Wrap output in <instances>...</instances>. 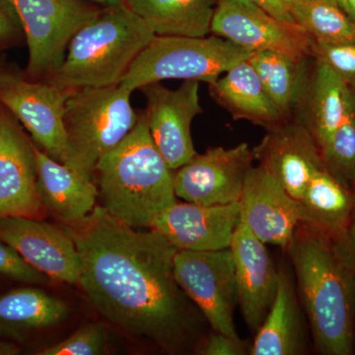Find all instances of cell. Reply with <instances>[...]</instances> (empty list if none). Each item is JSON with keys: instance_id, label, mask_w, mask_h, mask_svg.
<instances>
[{"instance_id": "1", "label": "cell", "mask_w": 355, "mask_h": 355, "mask_svg": "<svg viewBox=\"0 0 355 355\" xmlns=\"http://www.w3.org/2000/svg\"><path fill=\"white\" fill-rule=\"evenodd\" d=\"M62 228L80 256L78 284L107 321L168 354L196 352L209 324L178 284L176 248L157 231L137 230L102 207Z\"/></svg>"}, {"instance_id": "2", "label": "cell", "mask_w": 355, "mask_h": 355, "mask_svg": "<svg viewBox=\"0 0 355 355\" xmlns=\"http://www.w3.org/2000/svg\"><path fill=\"white\" fill-rule=\"evenodd\" d=\"M312 345L322 355L355 352V273L336 252L330 236L300 222L286 252Z\"/></svg>"}, {"instance_id": "3", "label": "cell", "mask_w": 355, "mask_h": 355, "mask_svg": "<svg viewBox=\"0 0 355 355\" xmlns=\"http://www.w3.org/2000/svg\"><path fill=\"white\" fill-rule=\"evenodd\" d=\"M103 209L133 228L150 227L177 202L174 171L154 144L144 112L132 132L96 166Z\"/></svg>"}, {"instance_id": "4", "label": "cell", "mask_w": 355, "mask_h": 355, "mask_svg": "<svg viewBox=\"0 0 355 355\" xmlns=\"http://www.w3.org/2000/svg\"><path fill=\"white\" fill-rule=\"evenodd\" d=\"M155 34L123 2L102 7L70 41L50 83L74 90L119 85Z\"/></svg>"}, {"instance_id": "5", "label": "cell", "mask_w": 355, "mask_h": 355, "mask_svg": "<svg viewBox=\"0 0 355 355\" xmlns=\"http://www.w3.org/2000/svg\"><path fill=\"white\" fill-rule=\"evenodd\" d=\"M132 93L121 84L71 90L64 113V164L94 181L98 161L123 141L139 121L140 113L130 103Z\"/></svg>"}, {"instance_id": "6", "label": "cell", "mask_w": 355, "mask_h": 355, "mask_svg": "<svg viewBox=\"0 0 355 355\" xmlns=\"http://www.w3.org/2000/svg\"><path fill=\"white\" fill-rule=\"evenodd\" d=\"M251 55V51L216 35H155L135 58L121 85L132 92L169 79L195 80L209 85Z\"/></svg>"}, {"instance_id": "7", "label": "cell", "mask_w": 355, "mask_h": 355, "mask_svg": "<svg viewBox=\"0 0 355 355\" xmlns=\"http://www.w3.org/2000/svg\"><path fill=\"white\" fill-rule=\"evenodd\" d=\"M10 1L19 15L29 53L23 73L33 80H48L57 72L74 35L103 7L87 0Z\"/></svg>"}, {"instance_id": "8", "label": "cell", "mask_w": 355, "mask_h": 355, "mask_svg": "<svg viewBox=\"0 0 355 355\" xmlns=\"http://www.w3.org/2000/svg\"><path fill=\"white\" fill-rule=\"evenodd\" d=\"M70 92L0 64V104L19 121L37 146L62 163L67 146L64 107Z\"/></svg>"}, {"instance_id": "9", "label": "cell", "mask_w": 355, "mask_h": 355, "mask_svg": "<svg viewBox=\"0 0 355 355\" xmlns=\"http://www.w3.org/2000/svg\"><path fill=\"white\" fill-rule=\"evenodd\" d=\"M174 272L178 284L202 312L210 329L239 336L234 323L238 291L230 248L217 251H178Z\"/></svg>"}, {"instance_id": "10", "label": "cell", "mask_w": 355, "mask_h": 355, "mask_svg": "<svg viewBox=\"0 0 355 355\" xmlns=\"http://www.w3.org/2000/svg\"><path fill=\"white\" fill-rule=\"evenodd\" d=\"M210 34L251 53L275 51L298 60L312 58L314 39L302 27L277 19L249 0H217Z\"/></svg>"}, {"instance_id": "11", "label": "cell", "mask_w": 355, "mask_h": 355, "mask_svg": "<svg viewBox=\"0 0 355 355\" xmlns=\"http://www.w3.org/2000/svg\"><path fill=\"white\" fill-rule=\"evenodd\" d=\"M253 161V151L247 142L232 148L209 147L175 170L176 197L202 205L239 202Z\"/></svg>"}, {"instance_id": "12", "label": "cell", "mask_w": 355, "mask_h": 355, "mask_svg": "<svg viewBox=\"0 0 355 355\" xmlns=\"http://www.w3.org/2000/svg\"><path fill=\"white\" fill-rule=\"evenodd\" d=\"M200 83L184 80L171 90L161 83L139 89L146 100V116L154 144L170 169L175 171L197 154L191 139V123L203 113Z\"/></svg>"}, {"instance_id": "13", "label": "cell", "mask_w": 355, "mask_h": 355, "mask_svg": "<svg viewBox=\"0 0 355 355\" xmlns=\"http://www.w3.org/2000/svg\"><path fill=\"white\" fill-rule=\"evenodd\" d=\"M44 214L37 191L35 142L0 104V218Z\"/></svg>"}, {"instance_id": "14", "label": "cell", "mask_w": 355, "mask_h": 355, "mask_svg": "<svg viewBox=\"0 0 355 355\" xmlns=\"http://www.w3.org/2000/svg\"><path fill=\"white\" fill-rule=\"evenodd\" d=\"M0 240L13 247L28 263L51 280L78 284L80 256L64 229L39 218L1 217Z\"/></svg>"}, {"instance_id": "15", "label": "cell", "mask_w": 355, "mask_h": 355, "mask_svg": "<svg viewBox=\"0 0 355 355\" xmlns=\"http://www.w3.org/2000/svg\"><path fill=\"white\" fill-rule=\"evenodd\" d=\"M241 222L240 203L202 205L176 202L151 223L178 251H217L230 248Z\"/></svg>"}, {"instance_id": "16", "label": "cell", "mask_w": 355, "mask_h": 355, "mask_svg": "<svg viewBox=\"0 0 355 355\" xmlns=\"http://www.w3.org/2000/svg\"><path fill=\"white\" fill-rule=\"evenodd\" d=\"M254 159L294 200H300L313 175L322 169L321 150L299 119L270 128L253 149Z\"/></svg>"}, {"instance_id": "17", "label": "cell", "mask_w": 355, "mask_h": 355, "mask_svg": "<svg viewBox=\"0 0 355 355\" xmlns=\"http://www.w3.org/2000/svg\"><path fill=\"white\" fill-rule=\"evenodd\" d=\"M239 203L248 229L265 244L286 252L300 223L297 200L258 165L248 173Z\"/></svg>"}, {"instance_id": "18", "label": "cell", "mask_w": 355, "mask_h": 355, "mask_svg": "<svg viewBox=\"0 0 355 355\" xmlns=\"http://www.w3.org/2000/svg\"><path fill=\"white\" fill-rule=\"evenodd\" d=\"M230 250L234 260L238 306L248 329L254 335L275 300L279 268L266 244L242 221L236 229Z\"/></svg>"}, {"instance_id": "19", "label": "cell", "mask_w": 355, "mask_h": 355, "mask_svg": "<svg viewBox=\"0 0 355 355\" xmlns=\"http://www.w3.org/2000/svg\"><path fill=\"white\" fill-rule=\"evenodd\" d=\"M310 338L293 272L286 266H279L277 294L265 321L254 334L251 355L307 354Z\"/></svg>"}, {"instance_id": "20", "label": "cell", "mask_w": 355, "mask_h": 355, "mask_svg": "<svg viewBox=\"0 0 355 355\" xmlns=\"http://www.w3.org/2000/svg\"><path fill=\"white\" fill-rule=\"evenodd\" d=\"M37 191L44 212L65 222L80 220L96 207L98 188L35 144Z\"/></svg>"}, {"instance_id": "21", "label": "cell", "mask_w": 355, "mask_h": 355, "mask_svg": "<svg viewBox=\"0 0 355 355\" xmlns=\"http://www.w3.org/2000/svg\"><path fill=\"white\" fill-rule=\"evenodd\" d=\"M209 87L212 99L235 121H250L268 130L289 120L268 94L248 60L224 72Z\"/></svg>"}, {"instance_id": "22", "label": "cell", "mask_w": 355, "mask_h": 355, "mask_svg": "<svg viewBox=\"0 0 355 355\" xmlns=\"http://www.w3.org/2000/svg\"><path fill=\"white\" fill-rule=\"evenodd\" d=\"M316 60L310 76L299 120L309 130L320 150L343 123L354 103L355 89L349 87L324 62Z\"/></svg>"}, {"instance_id": "23", "label": "cell", "mask_w": 355, "mask_h": 355, "mask_svg": "<svg viewBox=\"0 0 355 355\" xmlns=\"http://www.w3.org/2000/svg\"><path fill=\"white\" fill-rule=\"evenodd\" d=\"M69 306L42 289L25 287L0 295V336L24 340L28 336L62 323Z\"/></svg>"}, {"instance_id": "24", "label": "cell", "mask_w": 355, "mask_h": 355, "mask_svg": "<svg viewBox=\"0 0 355 355\" xmlns=\"http://www.w3.org/2000/svg\"><path fill=\"white\" fill-rule=\"evenodd\" d=\"M300 222L336 239L355 207V191L327 171L318 170L299 200Z\"/></svg>"}, {"instance_id": "25", "label": "cell", "mask_w": 355, "mask_h": 355, "mask_svg": "<svg viewBox=\"0 0 355 355\" xmlns=\"http://www.w3.org/2000/svg\"><path fill=\"white\" fill-rule=\"evenodd\" d=\"M159 36L205 37L217 0H123Z\"/></svg>"}, {"instance_id": "26", "label": "cell", "mask_w": 355, "mask_h": 355, "mask_svg": "<svg viewBox=\"0 0 355 355\" xmlns=\"http://www.w3.org/2000/svg\"><path fill=\"white\" fill-rule=\"evenodd\" d=\"M306 60L270 51H254L248 58L266 92L287 119L302 106L307 93L310 76Z\"/></svg>"}, {"instance_id": "27", "label": "cell", "mask_w": 355, "mask_h": 355, "mask_svg": "<svg viewBox=\"0 0 355 355\" xmlns=\"http://www.w3.org/2000/svg\"><path fill=\"white\" fill-rule=\"evenodd\" d=\"M291 13L315 41H355V24L336 0H304L292 7Z\"/></svg>"}, {"instance_id": "28", "label": "cell", "mask_w": 355, "mask_h": 355, "mask_svg": "<svg viewBox=\"0 0 355 355\" xmlns=\"http://www.w3.org/2000/svg\"><path fill=\"white\" fill-rule=\"evenodd\" d=\"M323 167L355 191V94L345 120L321 149Z\"/></svg>"}, {"instance_id": "29", "label": "cell", "mask_w": 355, "mask_h": 355, "mask_svg": "<svg viewBox=\"0 0 355 355\" xmlns=\"http://www.w3.org/2000/svg\"><path fill=\"white\" fill-rule=\"evenodd\" d=\"M108 334L102 324H88L69 338L38 352L39 355H99L106 350Z\"/></svg>"}, {"instance_id": "30", "label": "cell", "mask_w": 355, "mask_h": 355, "mask_svg": "<svg viewBox=\"0 0 355 355\" xmlns=\"http://www.w3.org/2000/svg\"><path fill=\"white\" fill-rule=\"evenodd\" d=\"M312 58L328 65L349 87L355 89V41L313 43Z\"/></svg>"}, {"instance_id": "31", "label": "cell", "mask_w": 355, "mask_h": 355, "mask_svg": "<svg viewBox=\"0 0 355 355\" xmlns=\"http://www.w3.org/2000/svg\"><path fill=\"white\" fill-rule=\"evenodd\" d=\"M0 275L35 286L50 284L48 275L28 263L13 247L0 240Z\"/></svg>"}, {"instance_id": "32", "label": "cell", "mask_w": 355, "mask_h": 355, "mask_svg": "<svg viewBox=\"0 0 355 355\" xmlns=\"http://www.w3.org/2000/svg\"><path fill=\"white\" fill-rule=\"evenodd\" d=\"M252 343L240 336H231L210 329L198 343L196 354L200 355H251Z\"/></svg>"}, {"instance_id": "33", "label": "cell", "mask_w": 355, "mask_h": 355, "mask_svg": "<svg viewBox=\"0 0 355 355\" xmlns=\"http://www.w3.org/2000/svg\"><path fill=\"white\" fill-rule=\"evenodd\" d=\"M25 39L22 23L10 0H0V51L19 44Z\"/></svg>"}, {"instance_id": "34", "label": "cell", "mask_w": 355, "mask_h": 355, "mask_svg": "<svg viewBox=\"0 0 355 355\" xmlns=\"http://www.w3.org/2000/svg\"><path fill=\"white\" fill-rule=\"evenodd\" d=\"M333 241L342 260L355 273V207L347 226Z\"/></svg>"}, {"instance_id": "35", "label": "cell", "mask_w": 355, "mask_h": 355, "mask_svg": "<svg viewBox=\"0 0 355 355\" xmlns=\"http://www.w3.org/2000/svg\"><path fill=\"white\" fill-rule=\"evenodd\" d=\"M249 1L253 2L257 6L265 9L266 12L272 14L277 19L296 24L295 20L292 17L291 11L282 3V0H249Z\"/></svg>"}, {"instance_id": "36", "label": "cell", "mask_w": 355, "mask_h": 355, "mask_svg": "<svg viewBox=\"0 0 355 355\" xmlns=\"http://www.w3.org/2000/svg\"><path fill=\"white\" fill-rule=\"evenodd\" d=\"M336 3L355 24V0H336Z\"/></svg>"}, {"instance_id": "37", "label": "cell", "mask_w": 355, "mask_h": 355, "mask_svg": "<svg viewBox=\"0 0 355 355\" xmlns=\"http://www.w3.org/2000/svg\"><path fill=\"white\" fill-rule=\"evenodd\" d=\"M89 2L97 4L99 6H113L116 4L123 3V0H87Z\"/></svg>"}, {"instance_id": "38", "label": "cell", "mask_w": 355, "mask_h": 355, "mask_svg": "<svg viewBox=\"0 0 355 355\" xmlns=\"http://www.w3.org/2000/svg\"><path fill=\"white\" fill-rule=\"evenodd\" d=\"M303 1H304V0H282V3L289 9V11H291L292 7L297 6V4Z\"/></svg>"}]
</instances>
